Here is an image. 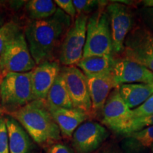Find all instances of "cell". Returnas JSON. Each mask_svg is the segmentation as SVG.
Instances as JSON below:
<instances>
[{
  "label": "cell",
  "instance_id": "cell-2",
  "mask_svg": "<svg viewBox=\"0 0 153 153\" xmlns=\"http://www.w3.org/2000/svg\"><path fill=\"white\" fill-rule=\"evenodd\" d=\"M9 116L17 120L39 145L46 146L61 138L60 128L48 109L45 101L36 99L9 113Z\"/></svg>",
  "mask_w": 153,
  "mask_h": 153
},
{
  "label": "cell",
  "instance_id": "cell-20",
  "mask_svg": "<svg viewBox=\"0 0 153 153\" xmlns=\"http://www.w3.org/2000/svg\"><path fill=\"white\" fill-rule=\"evenodd\" d=\"M124 145L130 151L136 152L151 148L153 145V126L123 135Z\"/></svg>",
  "mask_w": 153,
  "mask_h": 153
},
{
  "label": "cell",
  "instance_id": "cell-26",
  "mask_svg": "<svg viewBox=\"0 0 153 153\" xmlns=\"http://www.w3.org/2000/svg\"><path fill=\"white\" fill-rule=\"evenodd\" d=\"M0 153H9L8 133L4 117L0 118Z\"/></svg>",
  "mask_w": 153,
  "mask_h": 153
},
{
  "label": "cell",
  "instance_id": "cell-24",
  "mask_svg": "<svg viewBox=\"0 0 153 153\" xmlns=\"http://www.w3.org/2000/svg\"><path fill=\"white\" fill-rule=\"evenodd\" d=\"M72 1L78 15H87L94 13L100 7V1L96 0H73Z\"/></svg>",
  "mask_w": 153,
  "mask_h": 153
},
{
  "label": "cell",
  "instance_id": "cell-11",
  "mask_svg": "<svg viewBox=\"0 0 153 153\" xmlns=\"http://www.w3.org/2000/svg\"><path fill=\"white\" fill-rule=\"evenodd\" d=\"M102 115V123L118 134L132 119V110L122 98L118 87L108 96L103 107Z\"/></svg>",
  "mask_w": 153,
  "mask_h": 153
},
{
  "label": "cell",
  "instance_id": "cell-35",
  "mask_svg": "<svg viewBox=\"0 0 153 153\" xmlns=\"http://www.w3.org/2000/svg\"><path fill=\"white\" fill-rule=\"evenodd\" d=\"M0 102H1V101H0ZM0 104H1V103H0Z\"/></svg>",
  "mask_w": 153,
  "mask_h": 153
},
{
  "label": "cell",
  "instance_id": "cell-18",
  "mask_svg": "<svg viewBox=\"0 0 153 153\" xmlns=\"http://www.w3.org/2000/svg\"><path fill=\"white\" fill-rule=\"evenodd\" d=\"M45 102L48 105L60 108H74L61 71L50 89Z\"/></svg>",
  "mask_w": 153,
  "mask_h": 153
},
{
  "label": "cell",
  "instance_id": "cell-31",
  "mask_svg": "<svg viewBox=\"0 0 153 153\" xmlns=\"http://www.w3.org/2000/svg\"><path fill=\"white\" fill-rule=\"evenodd\" d=\"M3 72H4V70H3V68H2V66H1V59H0V81H1V79H2L3 77Z\"/></svg>",
  "mask_w": 153,
  "mask_h": 153
},
{
  "label": "cell",
  "instance_id": "cell-7",
  "mask_svg": "<svg viewBox=\"0 0 153 153\" xmlns=\"http://www.w3.org/2000/svg\"><path fill=\"white\" fill-rule=\"evenodd\" d=\"M123 51L124 57L153 72V33L146 26L131 30L125 40Z\"/></svg>",
  "mask_w": 153,
  "mask_h": 153
},
{
  "label": "cell",
  "instance_id": "cell-5",
  "mask_svg": "<svg viewBox=\"0 0 153 153\" xmlns=\"http://www.w3.org/2000/svg\"><path fill=\"white\" fill-rule=\"evenodd\" d=\"M0 59L6 73L30 72L36 66L25 34L22 31L7 43L0 54Z\"/></svg>",
  "mask_w": 153,
  "mask_h": 153
},
{
  "label": "cell",
  "instance_id": "cell-16",
  "mask_svg": "<svg viewBox=\"0 0 153 153\" xmlns=\"http://www.w3.org/2000/svg\"><path fill=\"white\" fill-rule=\"evenodd\" d=\"M5 118L9 153H30L32 142L27 132L14 118L9 116Z\"/></svg>",
  "mask_w": 153,
  "mask_h": 153
},
{
  "label": "cell",
  "instance_id": "cell-9",
  "mask_svg": "<svg viewBox=\"0 0 153 153\" xmlns=\"http://www.w3.org/2000/svg\"><path fill=\"white\" fill-rule=\"evenodd\" d=\"M69 95L74 108L90 113L91 101L85 74L76 66H64L61 69Z\"/></svg>",
  "mask_w": 153,
  "mask_h": 153
},
{
  "label": "cell",
  "instance_id": "cell-27",
  "mask_svg": "<svg viewBox=\"0 0 153 153\" xmlns=\"http://www.w3.org/2000/svg\"><path fill=\"white\" fill-rule=\"evenodd\" d=\"M55 3L59 9L74 19L76 17V11L72 0H55Z\"/></svg>",
  "mask_w": 153,
  "mask_h": 153
},
{
  "label": "cell",
  "instance_id": "cell-34",
  "mask_svg": "<svg viewBox=\"0 0 153 153\" xmlns=\"http://www.w3.org/2000/svg\"><path fill=\"white\" fill-rule=\"evenodd\" d=\"M151 150H152V152L153 153V145H152V146H151Z\"/></svg>",
  "mask_w": 153,
  "mask_h": 153
},
{
  "label": "cell",
  "instance_id": "cell-8",
  "mask_svg": "<svg viewBox=\"0 0 153 153\" xmlns=\"http://www.w3.org/2000/svg\"><path fill=\"white\" fill-rule=\"evenodd\" d=\"M106 11L109 18L113 52L121 53L126 38L133 27V14L128 7L116 1L108 4Z\"/></svg>",
  "mask_w": 153,
  "mask_h": 153
},
{
  "label": "cell",
  "instance_id": "cell-12",
  "mask_svg": "<svg viewBox=\"0 0 153 153\" xmlns=\"http://www.w3.org/2000/svg\"><path fill=\"white\" fill-rule=\"evenodd\" d=\"M112 73L116 87L124 84H153L152 71L126 57L114 59Z\"/></svg>",
  "mask_w": 153,
  "mask_h": 153
},
{
  "label": "cell",
  "instance_id": "cell-19",
  "mask_svg": "<svg viewBox=\"0 0 153 153\" xmlns=\"http://www.w3.org/2000/svg\"><path fill=\"white\" fill-rule=\"evenodd\" d=\"M114 59L112 55L91 56L82 58L76 65L85 74H97L112 71Z\"/></svg>",
  "mask_w": 153,
  "mask_h": 153
},
{
  "label": "cell",
  "instance_id": "cell-17",
  "mask_svg": "<svg viewBox=\"0 0 153 153\" xmlns=\"http://www.w3.org/2000/svg\"><path fill=\"white\" fill-rule=\"evenodd\" d=\"M118 88L122 98L131 110L140 106L153 95V84H124Z\"/></svg>",
  "mask_w": 153,
  "mask_h": 153
},
{
  "label": "cell",
  "instance_id": "cell-32",
  "mask_svg": "<svg viewBox=\"0 0 153 153\" xmlns=\"http://www.w3.org/2000/svg\"><path fill=\"white\" fill-rule=\"evenodd\" d=\"M101 153H118V152H117L116 150H104Z\"/></svg>",
  "mask_w": 153,
  "mask_h": 153
},
{
  "label": "cell",
  "instance_id": "cell-22",
  "mask_svg": "<svg viewBox=\"0 0 153 153\" xmlns=\"http://www.w3.org/2000/svg\"><path fill=\"white\" fill-rule=\"evenodd\" d=\"M152 126H153V114L146 117L133 118L129 120L120 134L125 135Z\"/></svg>",
  "mask_w": 153,
  "mask_h": 153
},
{
  "label": "cell",
  "instance_id": "cell-10",
  "mask_svg": "<svg viewBox=\"0 0 153 153\" xmlns=\"http://www.w3.org/2000/svg\"><path fill=\"white\" fill-rule=\"evenodd\" d=\"M109 136L108 130L98 122H84L72 134L76 153H91L101 147Z\"/></svg>",
  "mask_w": 153,
  "mask_h": 153
},
{
  "label": "cell",
  "instance_id": "cell-28",
  "mask_svg": "<svg viewBox=\"0 0 153 153\" xmlns=\"http://www.w3.org/2000/svg\"><path fill=\"white\" fill-rule=\"evenodd\" d=\"M140 15L145 26L153 33V7H143L140 11Z\"/></svg>",
  "mask_w": 153,
  "mask_h": 153
},
{
  "label": "cell",
  "instance_id": "cell-15",
  "mask_svg": "<svg viewBox=\"0 0 153 153\" xmlns=\"http://www.w3.org/2000/svg\"><path fill=\"white\" fill-rule=\"evenodd\" d=\"M46 106L61 133L68 137H72L75 130L90 116L89 113L76 108H60L47 104Z\"/></svg>",
  "mask_w": 153,
  "mask_h": 153
},
{
  "label": "cell",
  "instance_id": "cell-14",
  "mask_svg": "<svg viewBox=\"0 0 153 153\" xmlns=\"http://www.w3.org/2000/svg\"><path fill=\"white\" fill-rule=\"evenodd\" d=\"M85 75L91 101V110H102L111 90L116 88L112 71Z\"/></svg>",
  "mask_w": 153,
  "mask_h": 153
},
{
  "label": "cell",
  "instance_id": "cell-21",
  "mask_svg": "<svg viewBox=\"0 0 153 153\" xmlns=\"http://www.w3.org/2000/svg\"><path fill=\"white\" fill-rule=\"evenodd\" d=\"M57 9L55 1L51 0H30L26 6L28 16L33 21L49 18L56 12Z\"/></svg>",
  "mask_w": 153,
  "mask_h": 153
},
{
  "label": "cell",
  "instance_id": "cell-25",
  "mask_svg": "<svg viewBox=\"0 0 153 153\" xmlns=\"http://www.w3.org/2000/svg\"><path fill=\"white\" fill-rule=\"evenodd\" d=\"M153 114V95L140 106L132 109V119L146 117Z\"/></svg>",
  "mask_w": 153,
  "mask_h": 153
},
{
  "label": "cell",
  "instance_id": "cell-33",
  "mask_svg": "<svg viewBox=\"0 0 153 153\" xmlns=\"http://www.w3.org/2000/svg\"><path fill=\"white\" fill-rule=\"evenodd\" d=\"M3 21L1 20V19H0V27H1V26H3Z\"/></svg>",
  "mask_w": 153,
  "mask_h": 153
},
{
  "label": "cell",
  "instance_id": "cell-6",
  "mask_svg": "<svg viewBox=\"0 0 153 153\" xmlns=\"http://www.w3.org/2000/svg\"><path fill=\"white\" fill-rule=\"evenodd\" d=\"M87 20V15H78L67 32L59 53V60L63 65H76L83 57Z\"/></svg>",
  "mask_w": 153,
  "mask_h": 153
},
{
  "label": "cell",
  "instance_id": "cell-23",
  "mask_svg": "<svg viewBox=\"0 0 153 153\" xmlns=\"http://www.w3.org/2000/svg\"><path fill=\"white\" fill-rule=\"evenodd\" d=\"M21 30L16 23L9 22L0 27V54L7 43L14 38Z\"/></svg>",
  "mask_w": 153,
  "mask_h": 153
},
{
  "label": "cell",
  "instance_id": "cell-29",
  "mask_svg": "<svg viewBox=\"0 0 153 153\" xmlns=\"http://www.w3.org/2000/svg\"><path fill=\"white\" fill-rule=\"evenodd\" d=\"M47 153H74V152L67 145L61 143H56L49 147Z\"/></svg>",
  "mask_w": 153,
  "mask_h": 153
},
{
  "label": "cell",
  "instance_id": "cell-1",
  "mask_svg": "<svg viewBox=\"0 0 153 153\" xmlns=\"http://www.w3.org/2000/svg\"><path fill=\"white\" fill-rule=\"evenodd\" d=\"M72 24L71 17L60 9L52 16L31 21L25 28V37L36 65L52 61L55 51L62 43Z\"/></svg>",
  "mask_w": 153,
  "mask_h": 153
},
{
  "label": "cell",
  "instance_id": "cell-4",
  "mask_svg": "<svg viewBox=\"0 0 153 153\" xmlns=\"http://www.w3.org/2000/svg\"><path fill=\"white\" fill-rule=\"evenodd\" d=\"M36 100L31 84V71L7 72L0 81V101L9 113Z\"/></svg>",
  "mask_w": 153,
  "mask_h": 153
},
{
  "label": "cell",
  "instance_id": "cell-3",
  "mask_svg": "<svg viewBox=\"0 0 153 153\" xmlns=\"http://www.w3.org/2000/svg\"><path fill=\"white\" fill-rule=\"evenodd\" d=\"M106 1H100V7L90 17L87 24L86 42L83 57L112 55L113 45L109 18L103 6Z\"/></svg>",
  "mask_w": 153,
  "mask_h": 153
},
{
  "label": "cell",
  "instance_id": "cell-30",
  "mask_svg": "<svg viewBox=\"0 0 153 153\" xmlns=\"http://www.w3.org/2000/svg\"><path fill=\"white\" fill-rule=\"evenodd\" d=\"M143 4L144 7H153V0H145Z\"/></svg>",
  "mask_w": 153,
  "mask_h": 153
},
{
  "label": "cell",
  "instance_id": "cell-13",
  "mask_svg": "<svg viewBox=\"0 0 153 153\" xmlns=\"http://www.w3.org/2000/svg\"><path fill=\"white\" fill-rule=\"evenodd\" d=\"M61 68L57 61H45L31 71V84L36 99L44 100L59 75Z\"/></svg>",
  "mask_w": 153,
  "mask_h": 153
}]
</instances>
